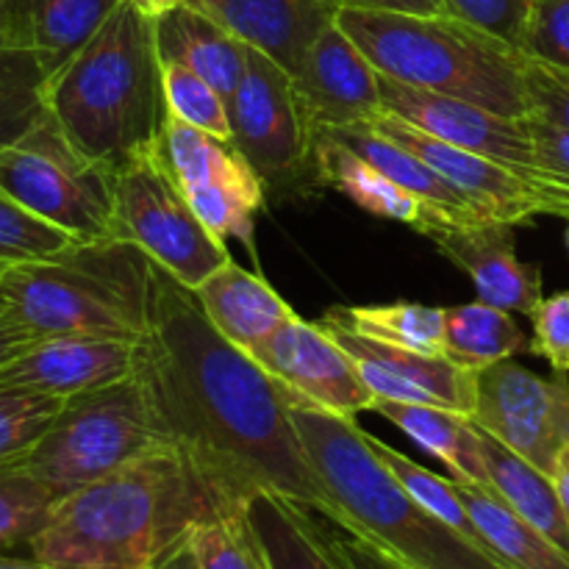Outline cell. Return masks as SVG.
<instances>
[{
  "instance_id": "obj_1",
  "label": "cell",
  "mask_w": 569,
  "mask_h": 569,
  "mask_svg": "<svg viewBox=\"0 0 569 569\" xmlns=\"http://www.w3.org/2000/svg\"><path fill=\"white\" fill-rule=\"evenodd\" d=\"M139 372L172 442L233 506L267 489L333 515L292 422L287 389L248 350L228 342L198 295L156 261Z\"/></svg>"
},
{
  "instance_id": "obj_2",
  "label": "cell",
  "mask_w": 569,
  "mask_h": 569,
  "mask_svg": "<svg viewBox=\"0 0 569 569\" xmlns=\"http://www.w3.org/2000/svg\"><path fill=\"white\" fill-rule=\"evenodd\" d=\"M233 506L178 445H161L56 500L28 553L64 569H150Z\"/></svg>"
},
{
  "instance_id": "obj_3",
  "label": "cell",
  "mask_w": 569,
  "mask_h": 569,
  "mask_svg": "<svg viewBox=\"0 0 569 569\" xmlns=\"http://www.w3.org/2000/svg\"><path fill=\"white\" fill-rule=\"evenodd\" d=\"M309 465L333 506L328 520L370 539L409 569H515L445 526L383 467L365 428L287 389Z\"/></svg>"
},
{
  "instance_id": "obj_4",
  "label": "cell",
  "mask_w": 569,
  "mask_h": 569,
  "mask_svg": "<svg viewBox=\"0 0 569 569\" xmlns=\"http://www.w3.org/2000/svg\"><path fill=\"white\" fill-rule=\"evenodd\" d=\"M48 111L106 170L117 172L150 153L167 120L156 17L120 0L100 31L50 78Z\"/></svg>"
},
{
  "instance_id": "obj_5",
  "label": "cell",
  "mask_w": 569,
  "mask_h": 569,
  "mask_svg": "<svg viewBox=\"0 0 569 569\" xmlns=\"http://www.w3.org/2000/svg\"><path fill=\"white\" fill-rule=\"evenodd\" d=\"M3 311L44 337H144L153 315V261L128 239L78 242L56 256L0 264Z\"/></svg>"
},
{
  "instance_id": "obj_6",
  "label": "cell",
  "mask_w": 569,
  "mask_h": 569,
  "mask_svg": "<svg viewBox=\"0 0 569 569\" xmlns=\"http://www.w3.org/2000/svg\"><path fill=\"white\" fill-rule=\"evenodd\" d=\"M337 26L381 76L503 117H528L522 50L461 17L339 9Z\"/></svg>"
},
{
  "instance_id": "obj_7",
  "label": "cell",
  "mask_w": 569,
  "mask_h": 569,
  "mask_svg": "<svg viewBox=\"0 0 569 569\" xmlns=\"http://www.w3.org/2000/svg\"><path fill=\"white\" fill-rule=\"evenodd\" d=\"M161 445L176 442L148 378L137 367L122 381L67 398L48 431L0 467L33 478L61 500Z\"/></svg>"
},
{
  "instance_id": "obj_8",
  "label": "cell",
  "mask_w": 569,
  "mask_h": 569,
  "mask_svg": "<svg viewBox=\"0 0 569 569\" xmlns=\"http://www.w3.org/2000/svg\"><path fill=\"white\" fill-rule=\"evenodd\" d=\"M0 189L78 242L117 239L114 172L89 159L50 111L0 150Z\"/></svg>"
},
{
  "instance_id": "obj_9",
  "label": "cell",
  "mask_w": 569,
  "mask_h": 569,
  "mask_svg": "<svg viewBox=\"0 0 569 569\" xmlns=\"http://www.w3.org/2000/svg\"><path fill=\"white\" fill-rule=\"evenodd\" d=\"M114 237L137 244L189 289L231 261L167 176L156 148L114 172Z\"/></svg>"
},
{
  "instance_id": "obj_10",
  "label": "cell",
  "mask_w": 569,
  "mask_h": 569,
  "mask_svg": "<svg viewBox=\"0 0 569 569\" xmlns=\"http://www.w3.org/2000/svg\"><path fill=\"white\" fill-rule=\"evenodd\" d=\"M156 156L217 242L239 239L253 253V228L267 187L233 139L167 114Z\"/></svg>"
},
{
  "instance_id": "obj_11",
  "label": "cell",
  "mask_w": 569,
  "mask_h": 569,
  "mask_svg": "<svg viewBox=\"0 0 569 569\" xmlns=\"http://www.w3.org/2000/svg\"><path fill=\"white\" fill-rule=\"evenodd\" d=\"M231 139L267 189H289L315 167L317 131L292 72L250 48L248 67L228 98Z\"/></svg>"
},
{
  "instance_id": "obj_12",
  "label": "cell",
  "mask_w": 569,
  "mask_h": 569,
  "mask_svg": "<svg viewBox=\"0 0 569 569\" xmlns=\"http://www.w3.org/2000/svg\"><path fill=\"white\" fill-rule=\"evenodd\" d=\"M365 126L428 161L439 176H445L459 192H465L478 214L487 220L506 222L515 228L531 226L542 214L569 220V183L559 181L550 172L506 164V161L489 159V156L453 148V144L439 142L387 111H378Z\"/></svg>"
},
{
  "instance_id": "obj_13",
  "label": "cell",
  "mask_w": 569,
  "mask_h": 569,
  "mask_svg": "<svg viewBox=\"0 0 569 569\" xmlns=\"http://www.w3.org/2000/svg\"><path fill=\"white\" fill-rule=\"evenodd\" d=\"M470 420L553 478L556 459L569 445V376L539 378L511 359L487 367L478 372Z\"/></svg>"
},
{
  "instance_id": "obj_14",
  "label": "cell",
  "mask_w": 569,
  "mask_h": 569,
  "mask_svg": "<svg viewBox=\"0 0 569 569\" xmlns=\"http://www.w3.org/2000/svg\"><path fill=\"white\" fill-rule=\"evenodd\" d=\"M250 356L283 389L320 409L350 420L361 411H376L378 398L370 392L348 350L322 322H309L295 315Z\"/></svg>"
},
{
  "instance_id": "obj_15",
  "label": "cell",
  "mask_w": 569,
  "mask_h": 569,
  "mask_svg": "<svg viewBox=\"0 0 569 569\" xmlns=\"http://www.w3.org/2000/svg\"><path fill=\"white\" fill-rule=\"evenodd\" d=\"M333 339L348 350L361 378L378 400L398 403H428L461 411L472 417L478 400V372L459 367L445 353L389 345L361 337L339 322L320 320Z\"/></svg>"
},
{
  "instance_id": "obj_16",
  "label": "cell",
  "mask_w": 569,
  "mask_h": 569,
  "mask_svg": "<svg viewBox=\"0 0 569 569\" xmlns=\"http://www.w3.org/2000/svg\"><path fill=\"white\" fill-rule=\"evenodd\" d=\"M144 337L67 333L44 337L0 365V389L72 398L133 376Z\"/></svg>"
},
{
  "instance_id": "obj_17",
  "label": "cell",
  "mask_w": 569,
  "mask_h": 569,
  "mask_svg": "<svg viewBox=\"0 0 569 569\" xmlns=\"http://www.w3.org/2000/svg\"><path fill=\"white\" fill-rule=\"evenodd\" d=\"M381 111L400 117L428 137L453 144V148L489 156L506 164L542 170L537 164L531 137H528L526 117L522 120L503 117L467 100L406 87L387 76H381Z\"/></svg>"
},
{
  "instance_id": "obj_18",
  "label": "cell",
  "mask_w": 569,
  "mask_h": 569,
  "mask_svg": "<svg viewBox=\"0 0 569 569\" xmlns=\"http://www.w3.org/2000/svg\"><path fill=\"white\" fill-rule=\"evenodd\" d=\"M315 131L361 126L381 111V72L333 22L292 72Z\"/></svg>"
},
{
  "instance_id": "obj_19",
  "label": "cell",
  "mask_w": 569,
  "mask_h": 569,
  "mask_svg": "<svg viewBox=\"0 0 569 569\" xmlns=\"http://www.w3.org/2000/svg\"><path fill=\"white\" fill-rule=\"evenodd\" d=\"M428 239L445 259L472 278L478 300L483 303L526 317H533L542 303V270L520 261L515 226L495 220L442 226Z\"/></svg>"
},
{
  "instance_id": "obj_20",
  "label": "cell",
  "mask_w": 569,
  "mask_h": 569,
  "mask_svg": "<svg viewBox=\"0 0 569 569\" xmlns=\"http://www.w3.org/2000/svg\"><path fill=\"white\" fill-rule=\"evenodd\" d=\"M250 48L295 72L315 39L337 22V0H189Z\"/></svg>"
},
{
  "instance_id": "obj_21",
  "label": "cell",
  "mask_w": 569,
  "mask_h": 569,
  "mask_svg": "<svg viewBox=\"0 0 569 569\" xmlns=\"http://www.w3.org/2000/svg\"><path fill=\"white\" fill-rule=\"evenodd\" d=\"M117 6L120 0H0V42L33 50L53 78Z\"/></svg>"
},
{
  "instance_id": "obj_22",
  "label": "cell",
  "mask_w": 569,
  "mask_h": 569,
  "mask_svg": "<svg viewBox=\"0 0 569 569\" xmlns=\"http://www.w3.org/2000/svg\"><path fill=\"white\" fill-rule=\"evenodd\" d=\"M315 178L326 187L348 194L353 203H359L370 214L403 222V226H411L426 237H431L442 226H470L450 211L437 209L417 194L406 192L392 178L376 170L370 161L356 156L353 150H348L322 131H317L315 139Z\"/></svg>"
},
{
  "instance_id": "obj_23",
  "label": "cell",
  "mask_w": 569,
  "mask_h": 569,
  "mask_svg": "<svg viewBox=\"0 0 569 569\" xmlns=\"http://www.w3.org/2000/svg\"><path fill=\"white\" fill-rule=\"evenodd\" d=\"M192 292L198 295L211 326L248 353L295 317L292 306L267 283V278L242 270L233 259L211 272Z\"/></svg>"
},
{
  "instance_id": "obj_24",
  "label": "cell",
  "mask_w": 569,
  "mask_h": 569,
  "mask_svg": "<svg viewBox=\"0 0 569 569\" xmlns=\"http://www.w3.org/2000/svg\"><path fill=\"white\" fill-rule=\"evenodd\" d=\"M156 48L161 61H176L203 76L222 98H231L248 67L250 44L233 37L214 17L187 3L156 17Z\"/></svg>"
},
{
  "instance_id": "obj_25",
  "label": "cell",
  "mask_w": 569,
  "mask_h": 569,
  "mask_svg": "<svg viewBox=\"0 0 569 569\" xmlns=\"http://www.w3.org/2000/svg\"><path fill=\"white\" fill-rule=\"evenodd\" d=\"M376 411L387 417L398 431L415 439L422 450L445 461L456 481L492 487L487 465H483L481 433L467 415L445 409V406L398 403V400H376Z\"/></svg>"
},
{
  "instance_id": "obj_26",
  "label": "cell",
  "mask_w": 569,
  "mask_h": 569,
  "mask_svg": "<svg viewBox=\"0 0 569 569\" xmlns=\"http://www.w3.org/2000/svg\"><path fill=\"white\" fill-rule=\"evenodd\" d=\"M242 511L267 569H339L306 506L264 489Z\"/></svg>"
},
{
  "instance_id": "obj_27",
  "label": "cell",
  "mask_w": 569,
  "mask_h": 569,
  "mask_svg": "<svg viewBox=\"0 0 569 569\" xmlns=\"http://www.w3.org/2000/svg\"><path fill=\"white\" fill-rule=\"evenodd\" d=\"M322 133H328V137L337 139L339 144L353 150L356 156L370 161L376 170H381L383 176L392 178V181L398 183V187H403L406 192L417 194V198L437 206V209L450 211V214L459 217L461 222L487 220V217L478 214V209L467 200V194L459 192L448 178L439 176L428 161H422L417 153L395 144L392 139L381 137V133L372 131V128L365 126V122H361V126L331 128V131H322Z\"/></svg>"
},
{
  "instance_id": "obj_28",
  "label": "cell",
  "mask_w": 569,
  "mask_h": 569,
  "mask_svg": "<svg viewBox=\"0 0 569 569\" xmlns=\"http://www.w3.org/2000/svg\"><path fill=\"white\" fill-rule=\"evenodd\" d=\"M483 545L515 569H569V553L522 520L492 487L456 481Z\"/></svg>"
},
{
  "instance_id": "obj_29",
  "label": "cell",
  "mask_w": 569,
  "mask_h": 569,
  "mask_svg": "<svg viewBox=\"0 0 569 569\" xmlns=\"http://www.w3.org/2000/svg\"><path fill=\"white\" fill-rule=\"evenodd\" d=\"M478 433H481L483 465H487L489 483H492L495 492H498L522 520L531 522V526L539 528L550 542H556L565 553H569V528L553 478L545 476V472L537 470L533 465H528L522 456H517L515 450L500 445L498 439L489 437L481 428H478Z\"/></svg>"
},
{
  "instance_id": "obj_30",
  "label": "cell",
  "mask_w": 569,
  "mask_h": 569,
  "mask_svg": "<svg viewBox=\"0 0 569 569\" xmlns=\"http://www.w3.org/2000/svg\"><path fill=\"white\" fill-rule=\"evenodd\" d=\"M442 353L459 367L481 372L520 353H531V342L511 311L476 300V303L445 309Z\"/></svg>"
},
{
  "instance_id": "obj_31",
  "label": "cell",
  "mask_w": 569,
  "mask_h": 569,
  "mask_svg": "<svg viewBox=\"0 0 569 569\" xmlns=\"http://www.w3.org/2000/svg\"><path fill=\"white\" fill-rule=\"evenodd\" d=\"M322 320L339 322L361 337L381 339L389 345L442 353L445 350V309L422 303H387V306H342L328 311Z\"/></svg>"
},
{
  "instance_id": "obj_32",
  "label": "cell",
  "mask_w": 569,
  "mask_h": 569,
  "mask_svg": "<svg viewBox=\"0 0 569 569\" xmlns=\"http://www.w3.org/2000/svg\"><path fill=\"white\" fill-rule=\"evenodd\" d=\"M48 81L33 50L0 42V150L48 114Z\"/></svg>"
},
{
  "instance_id": "obj_33",
  "label": "cell",
  "mask_w": 569,
  "mask_h": 569,
  "mask_svg": "<svg viewBox=\"0 0 569 569\" xmlns=\"http://www.w3.org/2000/svg\"><path fill=\"white\" fill-rule=\"evenodd\" d=\"M365 439H367V445L372 448V453H376L378 459L383 461V467H387V470L392 472V476L398 478L406 489H409V495L417 500V503L426 506L433 517H439L445 526H450L456 533H461L465 539H470L472 545L489 550L487 545H483L481 533H478L476 522H472L470 511H467L465 498H461L456 478L450 481V478H442V476H437V472L426 470V467H420L417 461H411L409 456L398 453V450H392L389 445H383L381 439L370 437L367 431H365ZM489 553H492V550H489Z\"/></svg>"
},
{
  "instance_id": "obj_34",
  "label": "cell",
  "mask_w": 569,
  "mask_h": 569,
  "mask_svg": "<svg viewBox=\"0 0 569 569\" xmlns=\"http://www.w3.org/2000/svg\"><path fill=\"white\" fill-rule=\"evenodd\" d=\"M161 83H164L167 114L214 137L231 139L228 100L203 76L176 61H161Z\"/></svg>"
},
{
  "instance_id": "obj_35",
  "label": "cell",
  "mask_w": 569,
  "mask_h": 569,
  "mask_svg": "<svg viewBox=\"0 0 569 569\" xmlns=\"http://www.w3.org/2000/svg\"><path fill=\"white\" fill-rule=\"evenodd\" d=\"M56 495L22 472L0 467V553L31 542L48 522Z\"/></svg>"
},
{
  "instance_id": "obj_36",
  "label": "cell",
  "mask_w": 569,
  "mask_h": 569,
  "mask_svg": "<svg viewBox=\"0 0 569 569\" xmlns=\"http://www.w3.org/2000/svg\"><path fill=\"white\" fill-rule=\"evenodd\" d=\"M200 569H267L242 509L222 511L192 531Z\"/></svg>"
},
{
  "instance_id": "obj_37",
  "label": "cell",
  "mask_w": 569,
  "mask_h": 569,
  "mask_svg": "<svg viewBox=\"0 0 569 569\" xmlns=\"http://www.w3.org/2000/svg\"><path fill=\"white\" fill-rule=\"evenodd\" d=\"M72 244H78L76 237L50 226L48 220L28 211L26 206H20L0 189V264L44 259V256H56Z\"/></svg>"
},
{
  "instance_id": "obj_38",
  "label": "cell",
  "mask_w": 569,
  "mask_h": 569,
  "mask_svg": "<svg viewBox=\"0 0 569 569\" xmlns=\"http://www.w3.org/2000/svg\"><path fill=\"white\" fill-rule=\"evenodd\" d=\"M67 398L0 389V465L26 453L64 409Z\"/></svg>"
},
{
  "instance_id": "obj_39",
  "label": "cell",
  "mask_w": 569,
  "mask_h": 569,
  "mask_svg": "<svg viewBox=\"0 0 569 569\" xmlns=\"http://www.w3.org/2000/svg\"><path fill=\"white\" fill-rule=\"evenodd\" d=\"M528 117L569 131V67L550 64L522 53Z\"/></svg>"
},
{
  "instance_id": "obj_40",
  "label": "cell",
  "mask_w": 569,
  "mask_h": 569,
  "mask_svg": "<svg viewBox=\"0 0 569 569\" xmlns=\"http://www.w3.org/2000/svg\"><path fill=\"white\" fill-rule=\"evenodd\" d=\"M522 53L569 67V0H531Z\"/></svg>"
},
{
  "instance_id": "obj_41",
  "label": "cell",
  "mask_w": 569,
  "mask_h": 569,
  "mask_svg": "<svg viewBox=\"0 0 569 569\" xmlns=\"http://www.w3.org/2000/svg\"><path fill=\"white\" fill-rule=\"evenodd\" d=\"M531 320V353L548 361L556 376H569V292L542 298Z\"/></svg>"
},
{
  "instance_id": "obj_42",
  "label": "cell",
  "mask_w": 569,
  "mask_h": 569,
  "mask_svg": "<svg viewBox=\"0 0 569 569\" xmlns=\"http://www.w3.org/2000/svg\"><path fill=\"white\" fill-rule=\"evenodd\" d=\"M453 17L472 22L522 50L531 0H445Z\"/></svg>"
},
{
  "instance_id": "obj_43",
  "label": "cell",
  "mask_w": 569,
  "mask_h": 569,
  "mask_svg": "<svg viewBox=\"0 0 569 569\" xmlns=\"http://www.w3.org/2000/svg\"><path fill=\"white\" fill-rule=\"evenodd\" d=\"M311 520H315L317 531H320L322 542H326L328 553H331L333 565L339 569H409L400 565L395 556H389L387 550H381L378 545H372L370 539L359 537L350 528L339 526L337 520H328V517L311 511Z\"/></svg>"
},
{
  "instance_id": "obj_44",
  "label": "cell",
  "mask_w": 569,
  "mask_h": 569,
  "mask_svg": "<svg viewBox=\"0 0 569 569\" xmlns=\"http://www.w3.org/2000/svg\"><path fill=\"white\" fill-rule=\"evenodd\" d=\"M526 128L533 142L537 164L559 181L569 183V131L537 120V117H526Z\"/></svg>"
},
{
  "instance_id": "obj_45",
  "label": "cell",
  "mask_w": 569,
  "mask_h": 569,
  "mask_svg": "<svg viewBox=\"0 0 569 569\" xmlns=\"http://www.w3.org/2000/svg\"><path fill=\"white\" fill-rule=\"evenodd\" d=\"M339 9L389 11V14H450L445 0H337Z\"/></svg>"
},
{
  "instance_id": "obj_46",
  "label": "cell",
  "mask_w": 569,
  "mask_h": 569,
  "mask_svg": "<svg viewBox=\"0 0 569 569\" xmlns=\"http://www.w3.org/2000/svg\"><path fill=\"white\" fill-rule=\"evenodd\" d=\"M33 342H39L37 333H31L26 326H20L14 317L0 311V365H6V361L14 359V356H20L22 350L31 348Z\"/></svg>"
},
{
  "instance_id": "obj_47",
  "label": "cell",
  "mask_w": 569,
  "mask_h": 569,
  "mask_svg": "<svg viewBox=\"0 0 569 569\" xmlns=\"http://www.w3.org/2000/svg\"><path fill=\"white\" fill-rule=\"evenodd\" d=\"M150 569H200L198 553H194V548H192V537L183 539L178 548H172L164 559L156 561Z\"/></svg>"
},
{
  "instance_id": "obj_48",
  "label": "cell",
  "mask_w": 569,
  "mask_h": 569,
  "mask_svg": "<svg viewBox=\"0 0 569 569\" xmlns=\"http://www.w3.org/2000/svg\"><path fill=\"white\" fill-rule=\"evenodd\" d=\"M553 483H556V492H559L561 509H565V520H567V528H569V445L565 450H561L559 459H556Z\"/></svg>"
},
{
  "instance_id": "obj_49",
  "label": "cell",
  "mask_w": 569,
  "mask_h": 569,
  "mask_svg": "<svg viewBox=\"0 0 569 569\" xmlns=\"http://www.w3.org/2000/svg\"><path fill=\"white\" fill-rule=\"evenodd\" d=\"M0 569H64V567H56V565H44V561L33 559H20V556H11V553H0Z\"/></svg>"
},
{
  "instance_id": "obj_50",
  "label": "cell",
  "mask_w": 569,
  "mask_h": 569,
  "mask_svg": "<svg viewBox=\"0 0 569 569\" xmlns=\"http://www.w3.org/2000/svg\"><path fill=\"white\" fill-rule=\"evenodd\" d=\"M133 6H137L139 11H144L148 17H159L164 14V11L176 9V6L187 3V0H131Z\"/></svg>"
},
{
  "instance_id": "obj_51",
  "label": "cell",
  "mask_w": 569,
  "mask_h": 569,
  "mask_svg": "<svg viewBox=\"0 0 569 569\" xmlns=\"http://www.w3.org/2000/svg\"><path fill=\"white\" fill-rule=\"evenodd\" d=\"M567 250H569V220H567Z\"/></svg>"
},
{
  "instance_id": "obj_52",
  "label": "cell",
  "mask_w": 569,
  "mask_h": 569,
  "mask_svg": "<svg viewBox=\"0 0 569 569\" xmlns=\"http://www.w3.org/2000/svg\"><path fill=\"white\" fill-rule=\"evenodd\" d=\"M0 311H3V300H0Z\"/></svg>"
}]
</instances>
